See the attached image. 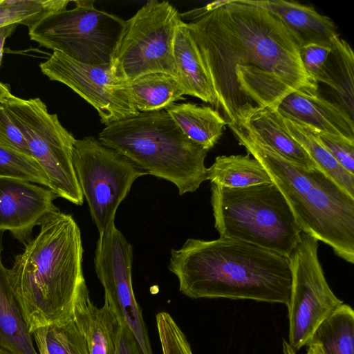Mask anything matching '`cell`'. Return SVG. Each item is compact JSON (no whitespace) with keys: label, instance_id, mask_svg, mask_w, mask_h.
<instances>
[{"label":"cell","instance_id":"obj_15","mask_svg":"<svg viewBox=\"0 0 354 354\" xmlns=\"http://www.w3.org/2000/svg\"><path fill=\"white\" fill-rule=\"evenodd\" d=\"M275 111L280 116L314 131L354 141L353 119L338 104L322 97L318 91H295L282 100Z\"/></svg>","mask_w":354,"mask_h":354},{"label":"cell","instance_id":"obj_30","mask_svg":"<svg viewBox=\"0 0 354 354\" xmlns=\"http://www.w3.org/2000/svg\"><path fill=\"white\" fill-rule=\"evenodd\" d=\"M313 131L334 159L351 174L354 175V141L337 135Z\"/></svg>","mask_w":354,"mask_h":354},{"label":"cell","instance_id":"obj_28","mask_svg":"<svg viewBox=\"0 0 354 354\" xmlns=\"http://www.w3.org/2000/svg\"><path fill=\"white\" fill-rule=\"evenodd\" d=\"M68 0H0V28L17 24L28 28L45 15L66 9Z\"/></svg>","mask_w":354,"mask_h":354},{"label":"cell","instance_id":"obj_2","mask_svg":"<svg viewBox=\"0 0 354 354\" xmlns=\"http://www.w3.org/2000/svg\"><path fill=\"white\" fill-rule=\"evenodd\" d=\"M169 270L179 290L192 299H248L288 305L291 289L289 257L260 246L219 237L188 239L172 249Z\"/></svg>","mask_w":354,"mask_h":354},{"label":"cell","instance_id":"obj_3","mask_svg":"<svg viewBox=\"0 0 354 354\" xmlns=\"http://www.w3.org/2000/svg\"><path fill=\"white\" fill-rule=\"evenodd\" d=\"M39 231L15 257L12 290L30 333L73 317L76 295L86 283L80 230L58 208L45 216Z\"/></svg>","mask_w":354,"mask_h":354},{"label":"cell","instance_id":"obj_36","mask_svg":"<svg viewBox=\"0 0 354 354\" xmlns=\"http://www.w3.org/2000/svg\"><path fill=\"white\" fill-rule=\"evenodd\" d=\"M307 354H325V353L319 344L310 342L308 345Z\"/></svg>","mask_w":354,"mask_h":354},{"label":"cell","instance_id":"obj_25","mask_svg":"<svg viewBox=\"0 0 354 354\" xmlns=\"http://www.w3.org/2000/svg\"><path fill=\"white\" fill-rule=\"evenodd\" d=\"M279 116L290 136L301 146L318 168L354 197V175L351 174L334 159L318 140L313 130Z\"/></svg>","mask_w":354,"mask_h":354},{"label":"cell","instance_id":"obj_20","mask_svg":"<svg viewBox=\"0 0 354 354\" xmlns=\"http://www.w3.org/2000/svg\"><path fill=\"white\" fill-rule=\"evenodd\" d=\"M173 53L178 81L185 95L196 97L216 107V97L198 47L183 21L176 30Z\"/></svg>","mask_w":354,"mask_h":354},{"label":"cell","instance_id":"obj_19","mask_svg":"<svg viewBox=\"0 0 354 354\" xmlns=\"http://www.w3.org/2000/svg\"><path fill=\"white\" fill-rule=\"evenodd\" d=\"M3 233L0 232V348L10 354H39L12 290L9 270L2 262Z\"/></svg>","mask_w":354,"mask_h":354},{"label":"cell","instance_id":"obj_4","mask_svg":"<svg viewBox=\"0 0 354 354\" xmlns=\"http://www.w3.org/2000/svg\"><path fill=\"white\" fill-rule=\"evenodd\" d=\"M240 145L256 158L279 188L301 231L354 263V197L320 169H306L280 156L241 128L229 125Z\"/></svg>","mask_w":354,"mask_h":354},{"label":"cell","instance_id":"obj_13","mask_svg":"<svg viewBox=\"0 0 354 354\" xmlns=\"http://www.w3.org/2000/svg\"><path fill=\"white\" fill-rule=\"evenodd\" d=\"M39 66L50 80L66 85L93 106L106 126L140 113L110 65L84 64L55 50Z\"/></svg>","mask_w":354,"mask_h":354},{"label":"cell","instance_id":"obj_23","mask_svg":"<svg viewBox=\"0 0 354 354\" xmlns=\"http://www.w3.org/2000/svg\"><path fill=\"white\" fill-rule=\"evenodd\" d=\"M207 180L212 184L228 188L272 183L263 166L248 153L217 156L207 168Z\"/></svg>","mask_w":354,"mask_h":354},{"label":"cell","instance_id":"obj_33","mask_svg":"<svg viewBox=\"0 0 354 354\" xmlns=\"http://www.w3.org/2000/svg\"><path fill=\"white\" fill-rule=\"evenodd\" d=\"M115 354H142L132 332L120 322L116 332Z\"/></svg>","mask_w":354,"mask_h":354},{"label":"cell","instance_id":"obj_7","mask_svg":"<svg viewBox=\"0 0 354 354\" xmlns=\"http://www.w3.org/2000/svg\"><path fill=\"white\" fill-rule=\"evenodd\" d=\"M48 14L28 28L31 40L89 65H110L125 21L95 8L94 1Z\"/></svg>","mask_w":354,"mask_h":354},{"label":"cell","instance_id":"obj_24","mask_svg":"<svg viewBox=\"0 0 354 354\" xmlns=\"http://www.w3.org/2000/svg\"><path fill=\"white\" fill-rule=\"evenodd\" d=\"M324 83L329 86L338 104L353 119L354 54L350 45L339 39L325 63Z\"/></svg>","mask_w":354,"mask_h":354},{"label":"cell","instance_id":"obj_32","mask_svg":"<svg viewBox=\"0 0 354 354\" xmlns=\"http://www.w3.org/2000/svg\"><path fill=\"white\" fill-rule=\"evenodd\" d=\"M0 145L30 156L23 133L10 118L4 105L1 104H0Z\"/></svg>","mask_w":354,"mask_h":354},{"label":"cell","instance_id":"obj_39","mask_svg":"<svg viewBox=\"0 0 354 354\" xmlns=\"http://www.w3.org/2000/svg\"><path fill=\"white\" fill-rule=\"evenodd\" d=\"M0 354H10V353H8L6 351H4V350H3L2 348H0Z\"/></svg>","mask_w":354,"mask_h":354},{"label":"cell","instance_id":"obj_18","mask_svg":"<svg viewBox=\"0 0 354 354\" xmlns=\"http://www.w3.org/2000/svg\"><path fill=\"white\" fill-rule=\"evenodd\" d=\"M73 315L86 339L89 354H115L119 321L106 303L100 308L94 305L86 283L76 295Z\"/></svg>","mask_w":354,"mask_h":354},{"label":"cell","instance_id":"obj_12","mask_svg":"<svg viewBox=\"0 0 354 354\" xmlns=\"http://www.w3.org/2000/svg\"><path fill=\"white\" fill-rule=\"evenodd\" d=\"M133 247L122 233L112 225L99 234L94 265L104 290V303L118 321L130 329L142 354H153L141 308L133 290Z\"/></svg>","mask_w":354,"mask_h":354},{"label":"cell","instance_id":"obj_16","mask_svg":"<svg viewBox=\"0 0 354 354\" xmlns=\"http://www.w3.org/2000/svg\"><path fill=\"white\" fill-rule=\"evenodd\" d=\"M230 124L241 128L294 164L306 169L318 168L272 109L247 106L236 114L234 122Z\"/></svg>","mask_w":354,"mask_h":354},{"label":"cell","instance_id":"obj_17","mask_svg":"<svg viewBox=\"0 0 354 354\" xmlns=\"http://www.w3.org/2000/svg\"><path fill=\"white\" fill-rule=\"evenodd\" d=\"M248 1L277 17L301 46L318 44L332 47L339 39L333 21L311 6L285 0Z\"/></svg>","mask_w":354,"mask_h":354},{"label":"cell","instance_id":"obj_26","mask_svg":"<svg viewBox=\"0 0 354 354\" xmlns=\"http://www.w3.org/2000/svg\"><path fill=\"white\" fill-rule=\"evenodd\" d=\"M310 342L319 344L325 354H354V311L342 304L318 327Z\"/></svg>","mask_w":354,"mask_h":354},{"label":"cell","instance_id":"obj_6","mask_svg":"<svg viewBox=\"0 0 354 354\" xmlns=\"http://www.w3.org/2000/svg\"><path fill=\"white\" fill-rule=\"evenodd\" d=\"M211 205L220 237L289 257L302 232L286 199L271 183L243 188L212 184Z\"/></svg>","mask_w":354,"mask_h":354},{"label":"cell","instance_id":"obj_31","mask_svg":"<svg viewBox=\"0 0 354 354\" xmlns=\"http://www.w3.org/2000/svg\"><path fill=\"white\" fill-rule=\"evenodd\" d=\"M331 50V46L318 44H306L300 46L299 55L302 64L310 79L316 84L324 83L325 63Z\"/></svg>","mask_w":354,"mask_h":354},{"label":"cell","instance_id":"obj_21","mask_svg":"<svg viewBox=\"0 0 354 354\" xmlns=\"http://www.w3.org/2000/svg\"><path fill=\"white\" fill-rule=\"evenodd\" d=\"M165 111L190 140L207 151L218 142L227 125L220 113L210 106L173 104Z\"/></svg>","mask_w":354,"mask_h":354},{"label":"cell","instance_id":"obj_22","mask_svg":"<svg viewBox=\"0 0 354 354\" xmlns=\"http://www.w3.org/2000/svg\"><path fill=\"white\" fill-rule=\"evenodd\" d=\"M123 87L139 112L166 109L185 95L178 81L163 73H153L123 82Z\"/></svg>","mask_w":354,"mask_h":354},{"label":"cell","instance_id":"obj_37","mask_svg":"<svg viewBox=\"0 0 354 354\" xmlns=\"http://www.w3.org/2000/svg\"><path fill=\"white\" fill-rule=\"evenodd\" d=\"M282 350L283 354H297L286 339H283Z\"/></svg>","mask_w":354,"mask_h":354},{"label":"cell","instance_id":"obj_11","mask_svg":"<svg viewBox=\"0 0 354 354\" xmlns=\"http://www.w3.org/2000/svg\"><path fill=\"white\" fill-rule=\"evenodd\" d=\"M319 241L302 232L290 254L288 344L297 352L308 346L319 325L344 304L328 286L318 259Z\"/></svg>","mask_w":354,"mask_h":354},{"label":"cell","instance_id":"obj_14","mask_svg":"<svg viewBox=\"0 0 354 354\" xmlns=\"http://www.w3.org/2000/svg\"><path fill=\"white\" fill-rule=\"evenodd\" d=\"M50 188L17 179L0 178V232L8 231L26 244L33 228L57 207Z\"/></svg>","mask_w":354,"mask_h":354},{"label":"cell","instance_id":"obj_29","mask_svg":"<svg viewBox=\"0 0 354 354\" xmlns=\"http://www.w3.org/2000/svg\"><path fill=\"white\" fill-rule=\"evenodd\" d=\"M0 178L17 179L49 188V180L46 174L34 158L1 145Z\"/></svg>","mask_w":354,"mask_h":354},{"label":"cell","instance_id":"obj_8","mask_svg":"<svg viewBox=\"0 0 354 354\" xmlns=\"http://www.w3.org/2000/svg\"><path fill=\"white\" fill-rule=\"evenodd\" d=\"M180 13L168 1H149L125 21L122 37L110 64L117 80L163 73L178 80L173 46Z\"/></svg>","mask_w":354,"mask_h":354},{"label":"cell","instance_id":"obj_27","mask_svg":"<svg viewBox=\"0 0 354 354\" xmlns=\"http://www.w3.org/2000/svg\"><path fill=\"white\" fill-rule=\"evenodd\" d=\"M32 337L39 354H89L73 315L65 322L35 330Z\"/></svg>","mask_w":354,"mask_h":354},{"label":"cell","instance_id":"obj_5","mask_svg":"<svg viewBox=\"0 0 354 354\" xmlns=\"http://www.w3.org/2000/svg\"><path fill=\"white\" fill-rule=\"evenodd\" d=\"M98 140L147 175L174 184L180 195L196 191L207 180V151L190 140L165 110L140 112L110 124Z\"/></svg>","mask_w":354,"mask_h":354},{"label":"cell","instance_id":"obj_34","mask_svg":"<svg viewBox=\"0 0 354 354\" xmlns=\"http://www.w3.org/2000/svg\"><path fill=\"white\" fill-rule=\"evenodd\" d=\"M15 97L11 93L10 86L0 82V104H5Z\"/></svg>","mask_w":354,"mask_h":354},{"label":"cell","instance_id":"obj_1","mask_svg":"<svg viewBox=\"0 0 354 354\" xmlns=\"http://www.w3.org/2000/svg\"><path fill=\"white\" fill-rule=\"evenodd\" d=\"M180 17L198 47L216 110L227 125L247 106L276 110L295 91H318L302 64L296 37L248 0L214 1Z\"/></svg>","mask_w":354,"mask_h":354},{"label":"cell","instance_id":"obj_10","mask_svg":"<svg viewBox=\"0 0 354 354\" xmlns=\"http://www.w3.org/2000/svg\"><path fill=\"white\" fill-rule=\"evenodd\" d=\"M73 162L82 195L99 234L115 225V216L133 182L147 174L95 138L74 145Z\"/></svg>","mask_w":354,"mask_h":354},{"label":"cell","instance_id":"obj_9","mask_svg":"<svg viewBox=\"0 0 354 354\" xmlns=\"http://www.w3.org/2000/svg\"><path fill=\"white\" fill-rule=\"evenodd\" d=\"M23 133L30 153L44 170L49 188L58 197L82 205L84 203L75 171L73 153L76 139L50 113L39 98L15 97L3 104Z\"/></svg>","mask_w":354,"mask_h":354},{"label":"cell","instance_id":"obj_35","mask_svg":"<svg viewBox=\"0 0 354 354\" xmlns=\"http://www.w3.org/2000/svg\"><path fill=\"white\" fill-rule=\"evenodd\" d=\"M18 25L13 24L0 28V44L5 43L6 38L14 32Z\"/></svg>","mask_w":354,"mask_h":354},{"label":"cell","instance_id":"obj_38","mask_svg":"<svg viewBox=\"0 0 354 354\" xmlns=\"http://www.w3.org/2000/svg\"><path fill=\"white\" fill-rule=\"evenodd\" d=\"M3 44H0V66L1 64L2 57H3Z\"/></svg>","mask_w":354,"mask_h":354}]
</instances>
